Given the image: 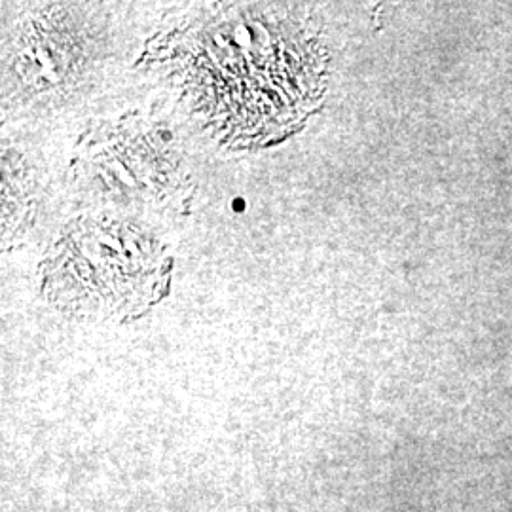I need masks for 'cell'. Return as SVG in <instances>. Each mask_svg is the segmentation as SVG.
<instances>
[{
	"label": "cell",
	"mask_w": 512,
	"mask_h": 512,
	"mask_svg": "<svg viewBox=\"0 0 512 512\" xmlns=\"http://www.w3.org/2000/svg\"><path fill=\"white\" fill-rule=\"evenodd\" d=\"M304 23L291 10L247 6L184 38V84L209 126L238 143L268 141L313 109L325 59Z\"/></svg>",
	"instance_id": "6da1fadb"
},
{
	"label": "cell",
	"mask_w": 512,
	"mask_h": 512,
	"mask_svg": "<svg viewBox=\"0 0 512 512\" xmlns=\"http://www.w3.org/2000/svg\"><path fill=\"white\" fill-rule=\"evenodd\" d=\"M169 266L133 226L84 220L67 228L48 264L55 302L73 313L128 319L162 298Z\"/></svg>",
	"instance_id": "7a4b0ae2"
}]
</instances>
